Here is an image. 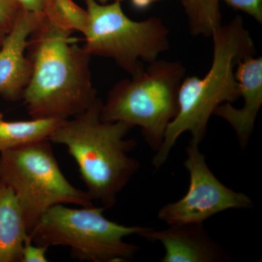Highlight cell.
Wrapping results in <instances>:
<instances>
[{
    "label": "cell",
    "instance_id": "1",
    "mask_svg": "<svg viewBox=\"0 0 262 262\" xmlns=\"http://www.w3.org/2000/svg\"><path fill=\"white\" fill-rule=\"evenodd\" d=\"M73 33L44 16L29 38L31 73L21 98L32 118L68 120L98 98L91 56L74 43Z\"/></svg>",
    "mask_w": 262,
    "mask_h": 262
},
{
    "label": "cell",
    "instance_id": "2",
    "mask_svg": "<svg viewBox=\"0 0 262 262\" xmlns=\"http://www.w3.org/2000/svg\"><path fill=\"white\" fill-rule=\"evenodd\" d=\"M211 37L213 61L203 77H184L179 93V111L169 124L163 144L153 158L155 168L163 166L179 137L190 133L192 144L199 145L206 134L208 121L215 110L225 103H233L241 96L235 77L236 66L256 53L254 42L239 15L221 24Z\"/></svg>",
    "mask_w": 262,
    "mask_h": 262
},
{
    "label": "cell",
    "instance_id": "3",
    "mask_svg": "<svg viewBox=\"0 0 262 262\" xmlns=\"http://www.w3.org/2000/svg\"><path fill=\"white\" fill-rule=\"evenodd\" d=\"M102 105L98 97L83 113L63 120L48 139L67 146L78 166L86 192L108 209L116 204L117 195L140 163L128 155L137 142L125 139L134 127L125 122L103 121Z\"/></svg>",
    "mask_w": 262,
    "mask_h": 262
},
{
    "label": "cell",
    "instance_id": "4",
    "mask_svg": "<svg viewBox=\"0 0 262 262\" xmlns=\"http://www.w3.org/2000/svg\"><path fill=\"white\" fill-rule=\"evenodd\" d=\"M186 75L182 62L157 59L117 82L103 102V121H122L141 127L151 149L163 144L165 130L179 111V93Z\"/></svg>",
    "mask_w": 262,
    "mask_h": 262
},
{
    "label": "cell",
    "instance_id": "5",
    "mask_svg": "<svg viewBox=\"0 0 262 262\" xmlns=\"http://www.w3.org/2000/svg\"><path fill=\"white\" fill-rule=\"evenodd\" d=\"M103 206L71 208L52 207L29 234L33 244L70 248L74 257L90 262H125L134 257L139 246L124 238L139 235L147 227L120 225L103 215Z\"/></svg>",
    "mask_w": 262,
    "mask_h": 262
},
{
    "label": "cell",
    "instance_id": "6",
    "mask_svg": "<svg viewBox=\"0 0 262 262\" xmlns=\"http://www.w3.org/2000/svg\"><path fill=\"white\" fill-rule=\"evenodd\" d=\"M0 154V181L14 193L29 235L52 207L94 206L86 191L74 187L62 173L48 139Z\"/></svg>",
    "mask_w": 262,
    "mask_h": 262
},
{
    "label": "cell",
    "instance_id": "7",
    "mask_svg": "<svg viewBox=\"0 0 262 262\" xmlns=\"http://www.w3.org/2000/svg\"><path fill=\"white\" fill-rule=\"evenodd\" d=\"M84 1L89 24L83 48L91 56L111 58L131 76L144 68L143 62L156 61L170 49L169 29L160 18L136 21L124 13L120 2Z\"/></svg>",
    "mask_w": 262,
    "mask_h": 262
},
{
    "label": "cell",
    "instance_id": "8",
    "mask_svg": "<svg viewBox=\"0 0 262 262\" xmlns=\"http://www.w3.org/2000/svg\"><path fill=\"white\" fill-rule=\"evenodd\" d=\"M186 151L184 165L189 176L187 192L179 201L162 207L158 214L160 220L168 225L204 222L227 210L253 208L249 196L227 187L215 177L198 145L190 143Z\"/></svg>",
    "mask_w": 262,
    "mask_h": 262
},
{
    "label": "cell",
    "instance_id": "9",
    "mask_svg": "<svg viewBox=\"0 0 262 262\" xmlns=\"http://www.w3.org/2000/svg\"><path fill=\"white\" fill-rule=\"evenodd\" d=\"M139 237L163 245L161 262H226L231 256L218 242L211 238L203 222L174 224L155 230L147 227Z\"/></svg>",
    "mask_w": 262,
    "mask_h": 262
},
{
    "label": "cell",
    "instance_id": "10",
    "mask_svg": "<svg viewBox=\"0 0 262 262\" xmlns=\"http://www.w3.org/2000/svg\"><path fill=\"white\" fill-rule=\"evenodd\" d=\"M45 15L20 9L13 27L0 46V95L11 100L21 98L31 73L26 55L29 38Z\"/></svg>",
    "mask_w": 262,
    "mask_h": 262
},
{
    "label": "cell",
    "instance_id": "11",
    "mask_svg": "<svg viewBox=\"0 0 262 262\" xmlns=\"http://www.w3.org/2000/svg\"><path fill=\"white\" fill-rule=\"evenodd\" d=\"M235 77L241 88L244 106L236 108L225 103L213 115L228 122L232 127L242 149L247 146L254 129L255 122L262 105V58L248 56L236 66Z\"/></svg>",
    "mask_w": 262,
    "mask_h": 262
},
{
    "label": "cell",
    "instance_id": "12",
    "mask_svg": "<svg viewBox=\"0 0 262 262\" xmlns=\"http://www.w3.org/2000/svg\"><path fill=\"white\" fill-rule=\"evenodd\" d=\"M29 239L14 193L0 181V262H21L24 245Z\"/></svg>",
    "mask_w": 262,
    "mask_h": 262
},
{
    "label": "cell",
    "instance_id": "13",
    "mask_svg": "<svg viewBox=\"0 0 262 262\" xmlns=\"http://www.w3.org/2000/svg\"><path fill=\"white\" fill-rule=\"evenodd\" d=\"M62 121L51 118L7 121L0 113V152L49 139Z\"/></svg>",
    "mask_w": 262,
    "mask_h": 262
},
{
    "label": "cell",
    "instance_id": "14",
    "mask_svg": "<svg viewBox=\"0 0 262 262\" xmlns=\"http://www.w3.org/2000/svg\"><path fill=\"white\" fill-rule=\"evenodd\" d=\"M220 0H182L189 32L194 37H211L222 24Z\"/></svg>",
    "mask_w": 262,
    "mask_h": 262
},
{
    "label": "cell",
    "instance_id": "15",
    "mask_svg": "<svg viewBox=\"0 0 262 262\" xmlns=\"http://www.w3.org/2000/svg\"><path fill=\"white\" fill-rule=\"evenodd\" d=\"M45 16L53 24L72 32L84 34L89 14L73 0H48Z\"/></svg>",
    "mask_w": 262,
    "mask_h": 262
},
{
    "label": "cell",
    "instance_id": "16",
    "mask_svg": "<svg viewBox=\"0 0 262 262\" xmlns=\"http://www.w3.org/2000/svg\"><path fill=\"white\" fill-rule=\"evenodd\" d=\"M229 6L249 15L258 24H262V0H222Z\"/></svg>",
    "mask_w": 262,
    "mask_h": 262
},
{
    "label": "cell",
    "instance_id": "17",
    "mask_svg": "<svg viewBox=\"0 0 262 262\" xmlns=\"http://www.w3.org/2000/svg\"><path fill=\"white\" fill-rule=\"evenodd\" d=\"M14 0H0V29L8 33L13 27L19 11Z\"/></svg>",
    "mask_w": 262,
    "mask_h": 262
},
{
    "label": "cell",
    "instance_id": "18",
    "mask_svg": "<svg viewBox=\"0 0 262 262\" xmlns=\"http://www.w3.org/2000/svg\"><path fill=\"white\" fill-rule=\"evenodd\" d=\"M48 248L27 241L24 245L21 262H48L46 251Z\"/></svg>",
    "mask_w": 262,
    "mask_h": 262
},
{
    "label": "cell",
    "instance_id": "19",
    "mask_svg": "<svg viewBox=\"0 0 262 262\" xmlns=\"http://www.w3.org/2000/svg\"><path fill=\"white\" fill-rule=\"evenodd\" d=\"M16 4L20 7V9L29 12L44 15L45 9L48 0H14Z\"/></svg>",
    "mask_w": 262,
    "mask_h": 262
},
{
    "label": "cell",
    "instance_id": "20",
    "mask_svg": "<svg viewBox=\"0 0 262 262\" xmlns=\"http://www.w3.org/2000/svg\"><path fill=\"white\" fill-rule=\"evenodd\" d=\"M98 3H105L110 0H96ZM115 1L121 2L122 0H113ZM162 1V0H130L131 3L136 8L139 9H144V8H148L153 3H157V2Z\"/></svg>",
    "mask_w": 262,
    "mask_h": 262
}]
</instances>
